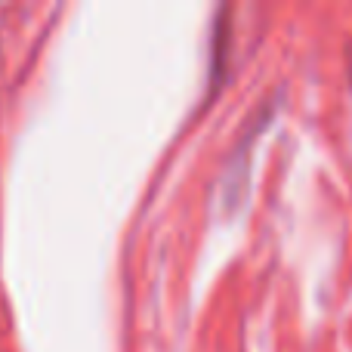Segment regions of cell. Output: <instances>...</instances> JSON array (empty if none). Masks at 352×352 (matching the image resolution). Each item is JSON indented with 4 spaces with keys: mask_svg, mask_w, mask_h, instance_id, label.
I'll list each match as a JSON object with an SVG mask.
<instances>
[]
</instances>
